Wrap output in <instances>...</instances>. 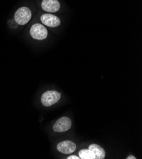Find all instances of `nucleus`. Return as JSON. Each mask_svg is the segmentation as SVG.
<instances>
[{
	"label": "nucleus",
	"mask_w": 142,
	"mask_h": 159,
	"mask_svg": "<svg viewBox=\"0 0 142 159\" xmlns=\"http://www.w3.org/2000/svg\"><path fill=\"white\" fill-rule=\"evenodd\" d=\"M79 157L82 159H95V156L89 149H82L79 152Z\"/></svg>",
	"instance_id": "1a4fd4ad"
},
{
	"label": "nucleus",
	"mask_w": 142,
	"mask_h": 159,
	"mask_svg": "<svg viewBox=\"0 0 142 159\" xmlns=\"http://www.w3.org/2000/svg\"><path fill=\"white\" fill-rule=\"evenodd\" d=\"M30 34L37 40H43L48 36V31L45 26L40 24H35L30 29Z\"/></svg>",
	"instance_id": "7ed1b4c3"
},
{
	"label": "nucleus",
	"mask_w": 142,
	"mask_h": 159,
	"mask_svg": "<svg viewBox=\"0 0 142 159\" xmlns=\"http://www.w3.org/2000/svg\"><path fill=\"white\" fill-rule=\"evenodd\" d=\"M95 156V159H103L105 157V152L104 149L96 145V144H91L89 145V148Z\"/></svg>",
	"instance_id": "6e6552de"
},
{
	"label": "nucleus",
	"mask_w": 142,
	"mask_h": 159,
	"mask_svg": "<svg viewBox=\"0 0 142 159\" xmlns=\"http://www.w3.org/2000/svg\"><path fill=\"white\" fill-rule=\"evenodd\" d=\"M31 11L26 7H22L19 8L15 13L14 20L19 25H25L29 22L31 19Z\"/></svg>",
	"instance_id": "f257e3e1"
},
{
	"label": "nucleus",
	"mask_w": 142,
	"mask_h": 159,
	"mask_svg": "<svg viewBox=\"0 0 142 159\" xmlns=\"http://www.w3.org/2000/svg\"><path fill=\"white\" fill-rule=\"evenodd\" d=\"M72 122L70 118L62 117L59 119L53 126V130L57 133H63L68 131L71 127Z\"/></svg>",
	"instance_id": "20e7f679"
},
{
	"label": "nucleus",
	"mask_w": 142,
	"mask_h": 159,
	"mask_svg": "<svg viewBox=\"0 0 142 159\" xmlns=\"http://www.w3.org/2000/svg\"><path fill=\"white\" fill-rule=\"evenodd\" d=\"M42 22L50 27H56L60 25V19L56 15L52 14H43L41 16Z\"/></svg>",
	"instance_id": "39448f33"
},
{
	"label": "nucleus",
	"mask_w": 142,
	"mask_h": 159,
	"mask_svg": "<svg viewBox=\"0 0 142 159\" xmlns=\"http://www.w3.org/2000/svg\"><path fill=\"white\" fill-rule=\"evenodd\" d=\"M67 158L68 159H79L80 157H78L76 155H71V156H69Z\"/></svg>",
	"instance_id": "9d476101"
},
{
	"label": "nucleus",
	"mask_w": 142,
	"mask_h": 159,
	"mask_svg": "<svg viewBox=\"0 0 142 159\" xmlns=\"http://www.w3.org/2000/svg\"><path fill=\"white\" fill-rule=\"evenodd\" d=\"M42 8L44 11L50 13L57 11L60 8V3L57 0H43Z\"/></svg>",
	"instance_id": "0eeeda50"
},
{
	"label": "nucleus",
	"mask_w": 142,
	"mask_h": 159,
	"mask_svg": "<svg viewBox=\"0 0 142 159\" xmlns=\"http://www.w3.org/2000/svg\"><path fill=\"white\" fill-rule=\"evenodd\" d=\"M126 158H127V159H136V158L135 156H133V155H130Z\"/></svg>",
	"instance_id": "9b49d317"
},
{
	"label": "nucleus",
	"mask_w": 142,
	"mask_h": 159,
	"mask_svg": "<svg viewBox=\"0 0 142 159\" xmlns=\"http://www.w3.org/2000/svg\"><path fill=\"white\" fill-rule=\"evenodd\" d=\"M76 148V145L71 141H64L60 142L57 147V150L64 154H70L74 152Z\"/></svg>",
	"instance_id": "423d86ee"
},
{
	"label": "nucleus",
	"mask_w": 142,
	"mask_h": 159,
	"mask_svg": "<svg viewBox=\"0 0 142 159\" xmlns=\"http://www.w3.org/2000/svg\"><path fill=\"white\" fill-rule=\"evenodd\" d=\"M61 98V94L56 91H45L41 97V102L45 107H49L56 103Z\"/></svg>",
	"instance_id": "f03ea898"
}]
</instances>
